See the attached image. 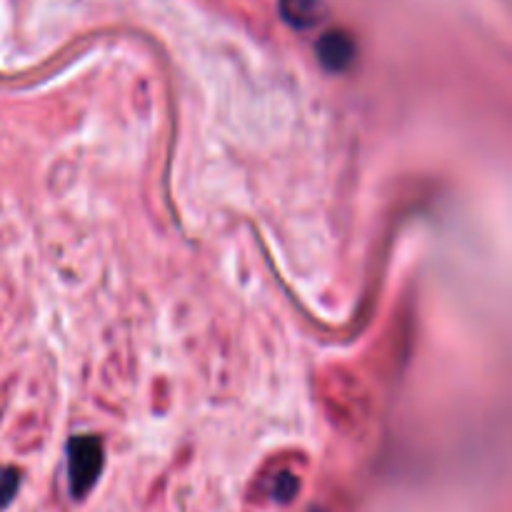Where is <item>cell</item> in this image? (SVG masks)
I'll use <instances>...</instances> for the list:
<instances>
[{"instance_id":"6da1fadb","label":"cell","mask_w":512,"mask_h":512,"mask_svg":"<svg viewBox=\"0 0 512 512\" xmlns=\"http://www.w3.org/2000/svg\"><path fill=\"white\" fill-rule=\"evenodd\" d=\"M103 445L93 435H78L68 443V478L70 493L75 498H85L98 483L103 470Z\"/></svg>"},{"instance_id":"7a4b0ae2","label":"cell","mask_w":512,"mask_h":512,"mask_svg":"<svg viewBox=\"0 0 512 512\" xmlns=\"http://www.w3.org/2000/svg\"><path fill=\"white\" fill-rule=\"evenodd\" d=\"M318 58L330 73H343L355 60V40L345 30H328L318 40Z\"/></svg>"},{"instance_id":"3957f363","label":"cell","mask_w":512,"mask_h":512,"mask_svg":"<svg viewBox=\"0 0 512 512\" xmlns=\"http://www.w3.org/2000/svg\"><path fill=\"white\" fill-rule=\"evenodd\" d=\"M280 15L295 30H308L325 18L323 0H280Z\"/></svg>"},{"instance_id":"277c9868","label":"cell","mask_w":512,"mask_h":512,"mask_svg":"<svg viewBox=\"0 0 512 512\" xmlns=\"http://www.w3.org/2000/svg\"><path fill=\"white\" fill-rule=\"evenodd\" d=\"M295 490H298V480H295L293 475H280L278 485H275V498L285 503V500L293 498Z\"/></svg>"},{"instance_id":"5b68a950","label":"cell","mask_w":512,"mask_h":512,"mask_svg":"<svg viewBox=\"0 0 512 512\" xmlns=\"http://www.w3.org/2000/svg\"><path fill=\"white\" fill-rule=\"evenodd\" d=\"M15 488H18V475L5 473V478L0 480V505H5L10 498H13Z\"/></svg>"}]
</instances>
